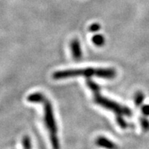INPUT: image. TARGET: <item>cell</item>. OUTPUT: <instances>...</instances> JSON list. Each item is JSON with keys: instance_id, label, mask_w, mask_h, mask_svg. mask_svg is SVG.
<instances>
[{"instance_id": "cell-1", "label": "cell", "mask_w": 149, "mask_h": 149, "mask_svg": "<svg viewBox=\"0 0 149 149\" xmlns=\"http://www.w3.org/2000/svg\"><path fill=\"white\" fill-rule=\"evenodd\" d=\"M117 76V71L113 68H85V69H67L58 70L53 73V78L56 80L68 79L76 77H97L104 79H113Z\"/></svg>"}, {"instance_id": "cell-2", "label": "cell", "mask_w": 149, "mask_h": 149, "mask_svg": "<svg viewBox=\"0 0 149 149\" xmlns=\"http://www.w3.org/2000/svg\"><path fill=\"white\" fill-rule=\"evenodd\" d=\"M87 86L89 89L92 91L93 95H94V102L97 105H100L102 108L113 111L116 114V119L117 118H122L124 117H131L132 111L131 110L124 105L117 103L113 100H110L109 98L103 96L100 94V87L95 82L88 79L86 81Z\"/></svg>"}, {"instance_id": "cell-3", "label": "cell", "mask_w": 149, "mask_h": 149, "mask_svg": "<svg viewBox=\"0 0 149 149\" xmlns=\"http://www.w3.org/2000/svg\"><path fill=\"white\" fill-rule=\"evenodd\" d=\"M40 104L44 106V121L47 130L49 131V139L53 149H60V143L58 137V127L55 119L52 103L47 97L44 98Z\"/></svg>"}, {"instance_id": "cell-4", "label": "cell", "mask_w": 149, "mask_h": 149, "mask_svg": "<svg viewBox=\"0 0 149 149\" xmlns=\"http://www.w3.org/2000/svg\"><path fill=\"white\" fill-rule=\"evenodd\" d=\"M70 49L72 56L75 60H80L82 57V50L80 41L78 39H74L70 42Z\"/></svg>"}, {"instance_id": "cell-5", "label": "cell", "mask_w": 149, "mask_h": 149, "mask_svg": "<svg viewBox=\"0 0 149 149\" xmlns=\"http://www.w3.org/2000/svg\"><path fill=\"white\" fill-rule=\"evenodd\" d=\"M95 144L98 147L104 149H118L119 147L115 142L104 136H99L95 140Z\"/></svg>"}, {"instance_id": "cell-6", "label": "cell", "mask_w": 149, "mask_h": 149, "mask_svg": "<svg viewBox=\"0 0 149 149\" xmlns=\"http://www.w3.org/2000/svg\"><path fill=\"white\" fill-rule=\"evenodd\" d=\"M45 97L46 96L43 93H34L29 95L27 99L29 102H32V103H41Z\"/></svg>"}, {"instance_id": "cell-7", "label": "cell", "mask_w": 149, "mask_h": 149, "mask_svg": "<svg viewBox=\"0 0 149 149\" xmlns=\"http://www.w3.org/2000/svg\"><path fill=\"white\" fill-rule=\"evenodd\" d=\"M92 42L95 45L100 47L105 43V38L101 34H96L92 37Z\"/></svg>"}, {"instance_id": "cell-8", "label": "cell", "mask_w": 149, "mask_h": 149, "mask_svg": "<svg viewBox=\"0 0 149 149\" xmlns=\"http://www.w3.org/2000/svg\"><path fill=\"white\" fill-rule=\"evenodd\" d=\"M144 100H145V95H144L143 93H142L141 91H138L137 93L135 94L134 96V102L136 106H140L143 103Z\"/></svg>"}, {"instance_id": "cell-9", "label": "cell", "mask_w": 149, "mask_h": 149, "mask_svg": "<svg viewBox=\"0 0 149 149\" xmlns=\"http://www.w3.org/2000/svg\"><path fill=\"white\" fill-rule=\"evenodd\" d=\"M22 146L24 149H32L31 139L28 136H25L22 139Z\"/></svg>"}, {"instance_id": "cell-10", "label": "cell", "mask_w": 149, "mask_h": 149, "mask_svg": "<svg viewBox=\"0 0 149 149\" xmlns=\"http://www.w3.org/2000/svg\"><path fill=\"white\" fill-rule=\"evenodd\" d=\"M140 124L142 130L145 132H148L149 130V120L146 117H141L140 118Z\"/></svg>"}, {"instance_id": "cell-11", "label": "cell", "mask_w": 149, "mask_h": 149, "mask_svg": "<svg viewBox=\"0 0 149 149\" xmlns=\"http://www.w3.org/2000/svg\"><path fill=\"white\" fill-rule=\"evenodd\" d=\"M100 28H101V26H100V24H98V23H93L92 24H91L90 26H89V31L92 33L97 32V31L100 30Z\"/></svg>"}, {"instance_id": "cell-12", "label": "cell", "mask_w": 149, "mask_h": 149, "mask_svg": "<svg viewBox=\"0 0 149 149\" xmlns=\"http://www.w3.org/2000/svg\"><path fill=\"white\" fill-rule=\"evenodd\" d=\"M142 112L144 114V116H149V104H145V105L142 106Z\"/></svg>"}]
</instances>
